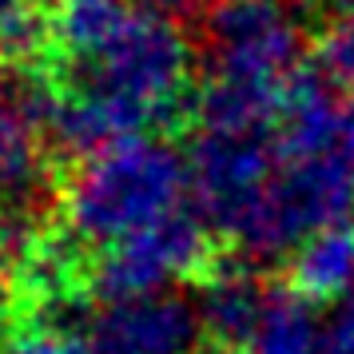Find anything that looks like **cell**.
I'll return each instance as SVG.
<instances>
[{
	"label": "cell",
	"mask_w": 354,
	"mask_h": 354,
	"mask_svg": "<svg viewBox=\"0 0 354 354\" xmlns=\"http://www.w3.org/2000/svg\"><path fill=\"white\" fill-rule=\"evenodd\" d=\"M32 8H36V0H0V32L12 28L20 17H28Z\"/></svg>",
	"instance_id": "13"
},
{
	"label": "cell",
	"mask_w": 354,
	"mask_h": 354,
	"mask_svg": "<svg viewBox=\"0 0 354 354\" xmlns=\"http://www.w3.org/2000/svg\"><path fill=\"white\" fill-rule=\"evenodd\" d=\"M88 338L96 354H199L207 330L192 299L156 290L136 299H112L92 310Z\"/></svg>",
	"instance_id": "5"
},
{
	"label": "cell",
	"mask_w": 354,
	"mask_h": 354,
	"mask_svg": "<svg viewBox=\"0 0 354 354\" xmlns=\"http://www.w3.org/2000/svg\"><path fill=\"white\" fill-rule=\"evenodd\" d=\"M338 156H342V163H346V171H351V179H354V108H346V124H342Z\"/></svg>",
	"instance_id": "14"
},
{
	"label": "cell",
	"mask_w": 354,
	"mask_h": 354,
	"mask_svg": "<svg viewBox=\"0 0 354 354\" xmlns=\"http://www.w3.org/2000/svg\"><path fill=\"white\" fill-rule=\"evenodd\" d=\"M8 287V239H4V223H0V295Z\"/></svg>",
	"instance_id": "15"
},
{
	"label": "cell",
	"mask_w": 354,
	"mask_h": 354,
	"mask_svg": "<svg viewBox=\"0 0 354 354\" xmlns=\"http://www.w3.org/2000/svg\"><path fill=\"white\" fill-rule=\"evenodd\" d=\"M227 255V243L215 235V227L203 219V211L187 207L171 211L156 227H144L128 239L112 243L92 255V299H136L156 295L171 283H203L219 259Z\"/></svg>",
	"instance_id": "2"
},
{
	"label": "cell",
	"mask_w": 354,
	"mask_h": 354,
	"mask_svg": "<svg viewBox=\"0 0 354 354\" xmlns=\"http://www.w3.org/2000/svg\"><path fill=\"white\" fill-rule=\"evenodd\" d=\"M342 124H346L342 88H335L315 64H303L283 84V96H279V112L271 124L274 151L283 163L335 156Z\"/></svg>",
	"instance_id": "7"
},
{
	"label": "cell",
	"mask_w": 354,
	"mask_h": 354,
	"mask_svg": "<svg viewBox=\"0 0 354 354\" xmlns=\"http://www.w3.org/2000/svg\"><path fill=\"white\" fill-rule=\"evenodd\" d=\"M192 203V163L167 136H128L56 176V219L84 251H104Z\"/></svg>",
	"instance_id": "1"
},
{
	"label": "cell",
	"mask_w": 354,
	"mask_h": 354,
	"mask_svg": "<svg viewBox=\"0 0 354 354\" xmlns=\"http://www.w3.org/2000/svg\"><path fill=\"white\" fill-rule=\"evenodd\" d=\"M322 354H354V299H342L326 315V322H322Z\"/></svg>",
	"instance_id": "12"
},
{
	"label": "cell",
	"mask_w": 354,
	"mask_h": 354,
	"mask_svg": "<svg viewBox=\"0 0 354 354\" xmlns=\"http://www.w3.org/2000/svg\"><path fill=\"white\" fill-rule=\"evenodd\" d=\"M315 68L335 88L354 92V8L335 12L322 24L319 40H315Z\"/></svg>",
	"instance_id": "11"
},
{
	"label": "cell",
	"mask_w": 354,
	"mask_h": 354,
	"mask_svg": "<svg viewBox=\"0 0 354 354\" xmlns=\"http://www.w3.org/2000/svg\"><path fill=\"white\" fill-rule=\"evenodd\" d=\"M44 12H56V8H68V4H92V0H36Z\"/></svg>",
	"instance_id": "16"
},
{
	"label": "cell",
	"mask_w": 354,
	"mask_h": 354,
	"mask_svg": "<svg viewBox=\"0 0 354 354\" xmlns=\"http://www.w3.org/2000/svg\"><path fill=\"white\" fill-rule=\"evenodd\" d=\"M199 354H243V351H231V346H215V342H207Z\"/></svg>",
	"instance_id": "17"
},
{
	"label": "cell",
	"mask_w": 354,
	"mask_h": 354,
	"mask_svg": "<svg viewBox=\"0 0 354 354\" xmlns=\"http://www.w3.org/2000/svg\"><path fill=\"white\" fill-rule=\"evenodd\" d=\"M219 4H235V0H219Z\"/></svg>",
	"instance_id": "18"
},
{
	"label": "cell",
	"mask_w": 354,
	"mask_h": 354,
	"mask_svg": "<svg viewBox=\"0 0 354 354\" xmlns=\"http://www.w3.org/2000/svg\"><path fill=\"white\" fill-rule=\"evenodd\" d=\"M271 287L263 283L255 263L227 251L219 267L199 283V319L207 330V342L231 346V351H251V338L259 330V319L267 310Z\"/></svg>",
	"instance_id": "8"
},
{
	"label": "cell",
	"mask_w": 354,
	"mask_h": 354,
	"mask_svg": "<svg viewBox=\"0 0 354 354\" xmlns=\"http://www.w3.org/2000/svg\"><path fill=\"white\" fill-rule=\"evenodd\" d=\"M211 76L283 88L306 52L303 20L279 0H235L211 17Z\"/></svg>",
	"instance_id": "3"
},
{
	"label": "cell",
	"mask_w": 354,
	"mask_h": 354,
	"mask_svg": "<svg viewBox=\"0 0 354 354\" xmlns=\"http://www.w3.org/2000/svg\"><path fill=\"white\" fill-rule=\"evenodd\" d=\"M247 354H322V322L315 315V303L295 295L287 283L271 287Z\"/></svg>",
	"instance_id": "9"
},
{
	"label": "cell",
	"mask_w": 354,
	"mask_h": 354,
	"mask_svg": "<svg viewBox=\"0 0 354 354\" xmlns=\"http://www.w3.org/2000/svg\"><path fill=\"white\" fill-rule=\"evenodd\" d=\"M0 354H96L88 322L48 310H0Z\"/></svg>",
	"instance_id": "10"
},
{
	"label": "cell",
	"mask_w": 354,
	"mask_h": 354,
	"mask_svg": "<svg viewBox=\"0 0 354 354\" xmlns=\"http://www.w3.org/2000/svg\"><path fill=\"white\" fill-rule=\"evenodd\" d=\"M192 199L215 235L231 243L279 171L271 131H199L192 144Z\"/></svg>",
	"instance_id": "4"
},
{
	"label": "cell",
	"mask_w": 354,
	"mask_h": 354,
	"mask_svg": "<svg viewBox=\"0 0 354 354\" xmlns=\"http://www.w3.org/2000/svg\"><path fill=\"white\" fill-rule=\"evenodd\" d=\"M52 136L32 72L0 68V199L17 203L48 187Z\"/></svg>",
	"instance_id": "6"
}]
</instances>
